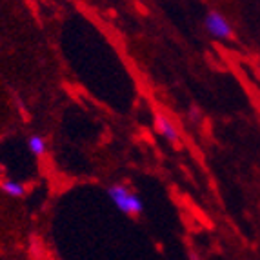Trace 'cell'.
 <instances>
[{"label": "cell", "instance_id": "cell-2", "mask_svg": "<svg viewBox=\"0 0 260 260\" xmlns=\"http://www.w3.org/2000/svg\"><path fill=\"white\" fill-rule=\"evenodd\" d=\"M204 29L208 31V35H211L217 40H231L235 37L233 26L230 24V20L215 9H209L204 17Z\"/></svg>", "mask_w": 260, "mask_h": 260}, {"label": "cell", "instance_id": "cell-4", "mask_svg": "<svg viewBox=\"0 0 260 260\" xmlns=\"http://www.w3.org/2000/svg\"><path fill=\"white\" fill-rule=\"evenodd\" d=\"M26 146H27V151L35 156V158H40V156H44L48 153V140L44 139L42 135H37V133L29 135L26 139Z\"/></svg>", "mask_w": 260, "mask_h": 260}, {"label": "cell", "instance_id": "cell-3", "mask_svg": "<svg viewBox=\"0 0 260 260\" xmlns=\"http://www.w3.org/2000/svg\"><path fill=\"white\" fill-rule=\"evenodd\" d=\"M155 127H156V133L160 135V137H164L169 144H178V142H180V137H178L177 127L173 126V122L169 120V118L158 115V117L155 118Z\"/></svg>", "mask_w": 260, "mask_h": 260}, {"label": "cell", "instance_id": "cell-6", "mask_svg": "<svg viewBox=\"0 0 260 260\" xmlns=\"http://www.w3.org/2000/svg\"><path fill=\"white\" fill-rule=\"evenodd\" d=\"M258 78H260V66H258Z\"/></svg>", "mask_w": 260, "mask_h": 260}, {"label": "cell", "instance_id": "cell-1", "mask_svg": "<svg viewBox=\"0 0 260 260\" xmlns=\"http://www.w3.org/2000/svg\"><path fill=\"white\" fill-rule=\"evenodd\" d=\"M106 193H108L109 200L117 206L118 211H122L124 215H129V217H139L142 215V200L139 199L137 193H133L131 189H127L126 186L122 184H111V186L106 187Z\"/></svg>", "mask_w": 260, "mask_h": 260}, {"label": "cell", "instance_id": "cell-5", "mask_svg": "<svg viewBox=\"0 0 260 260\" xmlns=\"http://www.w3.org/2000/svg\"><path fill=\"white\" fill-rule=\"evenodd\" d=\"M0 191L6 193L8 197H11V199H20V197H24V193H26V187H24V184L18 182V180L8 178V180H2V182H0Z\"/></svg>", "mask_w": 260, "mask_h": 260}]
</instances>
